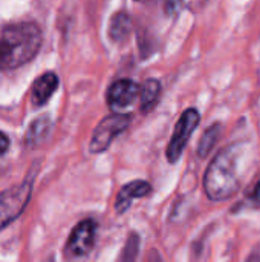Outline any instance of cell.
<instances>
[{
  "label": "cell",
  "instance_id": "2",
  "mask_svg": "<svg viewBox=\"0 0 260 262\" xmlns=\"http://www.w3.org/2000/svg\"><path fill=\"white\" fill-rule=\"evenodd\" d=\"M244 155V144L236 143L227 146L213 158L204 178L205 193L211 201H225L239 190Z\"/></svg>",
  "mask_w": 260,
  "mask_h": 262
},
{
  "label": "cell",
  "instance_id": "4",
  "mask_svg": "<svg viewBox=\"0 0 260 262\" xmlns=\"http://www.w3.org/2000/svg\"><path fill=\"white\" fill-rule=\"evenodd\" d=\"M132 121V115L130 114H112L107 115L106 118H103L100 121V124L97 126V129L93 130L90 144H89V150L92 154H101L104 152L112 141L127 129V126Z\"/></svg>",
  "mask_w": 260,
  "mask_h": 262
},
{
  "label": "cell",
  "instance_id": "14",
  "mask_svg": "<svg viewBox=\"0 0 260 262\" xmlns=\"http://www.w3.org/2000/svg\"><path fill=\"white\" fill-rule=\"evenodd\" d=\"M250 200H251V203L254 206H260V181L254 186V189H253V192L250 195Z\"/></svg>",
  "mask_w": 260,
  "mask_h": 262
},
{
  "label": "cell",
  "instance_id": "9",
  "mask_svg": "<svg viewBox=\"0 0 260 262\" xmlns=\"http://www.w3.org/2000/svg\"><path fill=\"white\" fill-rule=\"evenodd\" d=\"M57 88H58V77L54 72H46L40 75L32 84V91H31L32 104L35 107L46 104L49 98L54 95V92L57 91Z\"/></svg>",
  "mask_w": 260,
  "mask_h": 262
},
{
  "label": "cell",
  "instance_id": "3",
  "mask_svg": "<svg viewBox=\"0 0 260 262\" xmlns=\"http://www.w3.org/2000/svg\"><path fill=\"white\" fill-rule=\"evenodd\" d=\"M34 177H28L21 184L12 186L0 193V230L14 223L28 206L32 195Z\"/></svg>",
  "mask_w": 260,
  "mask_h": 262
},
{
  "label": "cell",
  "instance_id": "8",
  "mask_svg": "<svg viewBox=\"0 0 260 262\" xmlns=\"http://www.w3.org/2000/svg\"><path fill=\"white\" fill-rule=\"evenodd\" d=\"M150 192H152V186L143 180H136V181H132V183L123 186L118 196H116V201H115L116 213L127 212V209L130 207V204L135 198H144Z\"/></svg>",
  "mask_w": 260,
  "mask_h": 262
},
{
  "label": "cell",
  "instance_id": "10",
  "mask_svg": "<svg viewBox=\"0 0 260 262\" xmlns=\"http://www.w3.org/2000/svg\"><path fill=\"white\" fill-rule=\"evenodd\" d=\"M51 127H52V123H51L49 117H40V118L34 120L26 132V137H25L26 146L37 147L38 144H41L46 140V137L49 135Z\"/></svg>",
  "mask_w": 260,
  "mask_h": 262
},
{
  "label": "cell",
  "instance_id": "6",
  "mask_svg": "<svg viewBox=\"0 0 260 262\" xmlns=\"http://www.w3.org/2000/svg\"><path fill=\"white\" fill-rule=\"evenodd\" d=\"M97 223L93 220H83L70 232L69 239L64 246V253L67 258H83L90 253L95 246Z\"/></svg>",
  "mask_w": 260,
  "mask_h": 262
},
{
  "label": "cell",
  "instance_id": "15",
  "mask_svg": "<svg viewBox=\"0 0 260 262\" xmlns=\"http://www.w3.org/2000/svg\"><path fill=\"white\" fill-rule=\"evenodd\" d=\"M8 147H9V138L3 132H0V155H3L8 150Z\"/></svg>",
  "mask_w": 260,
  "mask_h": 262
},
{
  "label": "cell",
  "instance_id": "5",
  "mask_svg": "<svg viewBox=\"0 0 260 262\" xmlns=\"http://www.w3.org/2000/svg\"><path fill=\"white\" fill-rule=\"evenodd\" d=\"M199 121H201V115L195 107L187 109L181 115L179 121L175 126V130H173V135L170 138L169 147H167V160H169V163L175 164L181 158V155H182L190 137L193 135L195 129L198 127Z\"/></svg>",
  "mask_w": 260,
  "mask_h": 262
},
{
  "label": "cell",
  "instance_id": "1",
  "mask_svg": "<svg viewBox=\"0 0 260 262\" xmlns=\"http://www.w3.org/2000/svg\"><path fill=\"white\" fill-rule=\"evenodd\" d=\"M43 41L41 29L34 21L6 23L0 26V71H9L29 63L38 54Z\"/></svg>",
  "mask_w": 260,
  "mask_h": 262
},
{
  "label": "cell",
  "instance_id": "7",
  "mask_svg": "<svg viewBox=\"0 0 260 262\" xmlns=\"http://www.w3.org/2000/svg\"><path fill=\"white\" fill-rule=\"evenodd\" d=\"M141 88L129 78H121L113 81L107 89V104L112 111H124L126 107H130L135 100L139 97Z\"/></svg>",
  "mask_w": 260,
  "mask_h": 262
},
{
  "label": "cell",
  "instance_id": "11",
  "mask_svg": "<svg viewBox=\"0 0 260 262\" xmlns=\"http://www.w3.org/2000/svg\"><path fill=\"white\" fill-rule=\"evenodd\" d=\"M161 95V83L156 78H149L144 81V84L141 86V92H139V98H141V112L147 114L150 112Z\"/></svg>",
  "mask_w": 260,
  "mask_h": 262
},
{
  "label": "cell",
  "instance_id": "12",
  "mask_svg": "<svg viewBox=\"0 0 260 262\" xmlns=\"http://www.w3.org/2000/svg\"><path fill=\"white\" fill-rule=\"evenodd\" d=\"M130 31H132V20L127 14L118 12L112 17L110 25H109L110 38H113L115 41H121L130 34Z\"/></svg>",
  "mask_w": 260,
  "mask_h": 262
},
{
  "label": "cell",
  "instance_id": "13",
  "mask_svg": "<svg viewBox=\"0 0 260 262\" xmlns=\"http://www.w3.org/2000/svg\"><path fill=\"white\" fill-rule=\"evenodd\" d=\"M221 132H222V127H221V124H213L211 127H208L205 132H204V135L201 137V140H199V144H198V155L201 157V158H205L210 152H211V149L215 147V144L218 143V140H219V137H221Z\"/></svg>",
  "mask_w": 260,
  "mask_h": 262
}]
</instances>
